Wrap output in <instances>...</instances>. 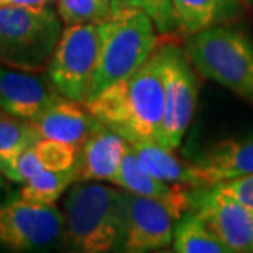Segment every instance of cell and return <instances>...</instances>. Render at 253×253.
Returning a JSON list of instances; mask_svg holds the SVG:
<instances>
[{
    "label": "cell",
    "mask_w": 253,
    "mask_h": 253,
    "mask_svg": "<svg viewBox=\"0 0 253 253\" xmlns=\"http://www.w3.org/2000/svg\"><path fill=\"white\" fill-rule=\"evenodd\" d=\"M84 105L95 120L110 126L126 141L161 143L165 87L160 48L135 73L85 100Z\"/></svg>",
    "instance_id": "cell-1"
},
{
    "label": "cell",
    "mask_w": 253,
    "mask_h": 253,
    "mask_svg": "<svg viewBox=\"0 0 253 253\" xmlns=\"http://www.w3.org/2000/svg\"><path fill=\"white\" fill-rule=\"evenodd\" d=\"M124 227V191L100 181H74L63 204L66 250L117 252Z\"/></svg>",
    "instance_id": "cell-2"
},
{
    "label": "cell",
    "mask_w": 253,
    "mask_h": 253,
    "mask_svg": "<svg viewBox=\"0 0 253 253\" xmlns=\"http://www.w3.org/2000/svg\"><path fill=\"white\" fill-rule=\"evenodd\" d=\"M158 35L145 12L112 3L109 18L100 23L99 58L85 100L135 73L158 48Z\"/></svg>",
    "instance_id": "cell-3"
},
{
    "label": "cell",
    "mask_w": 253,
    "mask_h": 253,
    "mask_svg": "<svg viewBox=\"0 0 253 253\" xmlns=\"http://www.w3.org/2000/svg\"><path fill=\"white\" fill-rule=\"evenodd\" d=\"M184 51L196 73L253 105V40L249 33L220 25L188 37Z\"/></svg>",
    "instance_id": "cell-4"
},
{
    "label": "cell",
    "mask_w": 253,
    "mask_h": 253,
    "mask_svg": "<svg viewBox=\"0 0 253 253\" xmlns=\"http://www.w3.org/2000/svg\"><path fill=\"white\" fill-rule=\"evenodd\" d=\"M63 28L51 7L0 5V64L35 73L46 71Z\"/></svg>",
    "instance_id": "cell-5"
},
{
    "label": "cell",
    "mask_w": 253,
    "mask_h": 253,
    "mask_svg": "<svg viewBox=\"0 0 253 253\" xmlns=\"http://www.w3.org/2000/svg\"><path fill=\"white\" fill-rule=\"evenodd\" d=\"M100 48V23L64 25L46 76L63 97L84 104Z\"/></svg>",
    "instance_id": "cell-6"
},
{
    "label": "cell",
    "mask_w": 253,
    "mask_h": 253,
    "mask_svg": "<svg viewBox=\"0 0 253 253\" xmlns=\"http://www.w3.org/2000/svg\"><path fill=\"white\" fill-rule=\"evenodd\" d=\"M161 76L165 87V117L161 143L176 150L194 115L197 102V78L184 48L176 43L160 44Z\"/></svg>",
    "instance_id": "cell-7"
},
{
    "label": "cell",
    "mask_w": 253,
    "mask_h": 253,
    "mask_svg": "<svg viewBox=\"0 0 253 253\" xmlns=\"http://www.w3.org/2000/svg\"><path fill=\"white\" fill-rule=\"evenodd\" d=\"M63 237V212L18 194L0 202V245L10 252H43Z\"/></svg>",
    "instance_id": "cell-8"
},
{
    "label": "cell",
    "mask_w": 253,
    "mask_h": 253,
    "mask_svg": "<svg viewBox=\"0 0 253 253\" xmlns=\"http://www.w3.org/2000/svg\"><path fill=\"white\" fill-rule=\"evenodd\" d=\"M179 219L178 211L168 201L124 191V227L117 252L146 253L168 249Z\"/></svg>",
    "instance_id": "cell-9"
},
{
    "label": "cell",
    "mask_w": 253,
    "mask_h": 253,
    "mask_svg": "<svg viewBox=\"0 0 253 253\" xmlns=\"http://www.w3.org/2000/svg\"><path fill=\"white\" fill-rule=\"evenodd\" d=\"M191 197V211L225 247L227 253L253 252V212L212 186H192Z\"/></svg>",
    "instance_id": "cell-10"
},
{
    "label": "cell",
    "mask_w": 253,
    "mask_h": 253,
    "mask_svg": "<svg viewBox=\"0 0 253 253\" xmlns=\"http://www.w3.org/2000/svg\"><path fill=\"white\" fill-rule=\"evenodd\" d=\"M61 94L54 89L46 73H35L0 64V110L13 117L38 119Z\"/></svg>",
    "instance_id": "cell-11"
},
{
    "label": "cell",
    "mask_w": 253,
    "mask_h": 253,
    "mask_svg": "<svg viewBox=\"0 0 253 253\" xmlns=\"http://www.w3.org/2000/svg\"><path fill=\"white\" fill-rule=\"evenodd\" d=\"M197 186H214L253 173V133L211 145L191 163Z\"/></svg>",
    "instance_id": "cell-12"
},
{
    "label": "cell",
    "mask_w": 253,
    "mask_h": 253,
    "mask_svg": "<svg viewBox=\"0 0 253 253\" xmlns=\"http://www.w3.org/2000/svg\"><path fill=\"white\" fill-rule=\"evenodd\" d=\"M128 141L105 124L95 120L87 138L79 148L76 173L78 181L114 183Z\"/></svg>",
    "instance_id": "cell-13"
},
{
    "label": "cell",
    "mask_w": 253,
    "mask_h": 253,
    "mask_svg": "<svg viewBox=\"0 0 253 253\" xmlns=\"http://www.w3.org/2000/svg\"><path fill=\"white\" fill-rule=\"evenodd\" d=\"M94 122L95 119L84 104L61 95L32 124L40 138L66 141L81 148Z\"/></svg>",
    "instance_id": "cell-14"
},
{
    "label": "cell",
    "mask_w": 253,
    "mask_h": 253,
    "mask_svg": "<svg viewBox=\"0 0 253 253\" xmlns=\"http://www.w3.org/2000/svg\"><path fill=\"white\" fill-rule=\"evenodd\" d=\"M176 33L184 38L204 30L230 25L245 12L242 0H171Z\"/></svg>",
    "instance_id": "cell-15"
},
{
    "label": "cell",
    "mask_w": 253,
    "mask_h": 253,
    "mask_svg": "<svg viewBox=\"0 0 253 253\" xmlns=\"http://www.w3.org/2000/svg\"><path fill=\"white\" fill-rule=\"evenodd\" d=\"M38 140L40 135L30 120L0 112V173L8 181L20 183L17 161L20 155Z\"/></svg>",
    "instance_id": "cell-16"
},
{
    "label": "cell",
    "mask_w": 253,
    "mask_h": 253,
    "mask_svg": "<svg viewBox=\"0 0 253 253\" xmlns=\"http://www.w3.org/2000/svg\"><path fill=\"white\" fill-rule=\"evenodd\" d=\"M143 166L156 179L168 184L197 186L191 163H184L173 150L153 141H128Z\"/></svg>",
    "instance_id": "cell-17"
},
{
    "label": "cell",
    "mask_w": 253,
    "mask_h": 253,
    "mask_svg": "<svg viewBox=\"0 0 253 253\" xmlns=\"http://www.w3.org/2000/svg\"><path fill=\"white\" fill-rule=\"evenodd\" d=\"M173 252L178 253H227L196 212H188L174 225Z\"/></svg>",
    "instance_id": "cell-18"
},
{
    "label": "cell",
    "mask_w": 253,
    "mask_h": 253,
    "mask_svg": "<svg viewBox=\"0 0 253 253\" xmlns=\"http://www.w3.org/2000/svg\"><path fill=\"white\" fill-rule=\"evenodd\" d=\"M74 181H78L76 168L66 171L44 168L33 178L23 181L18 196L25 201L37 202V204L54 206L59 197L73 186Z\"/></svg>",
    "instance_id": "cell-19"
},
{
    "label": "cell",
    "mask_w": 253,
    "mask_h": 253,
    "mask_svg": "<svg viewBox=\"0 0 253 253\" xmlns=\"http://www.w3.org/2000/svg\"><path fill=\"white\" fill-rule=\"evenodd\" d=\"M56 12L63 25L102 23L112 12V0H58Z\"/></svg>",
    "instance_id": "cell-20"
},
{
    "label": "cell",
    "mask_w": 253,
    "mask_h": 253,
    "mask_svg": "<svg viewBox=\"0 0 253 253\" xmlns=\"http://www.w3.org/2000/svg\"><path fill=\"white\" fill-rule=\"evenodd\" d=\"M33 148L43 168L46 169L66 171L76 168V163H78L79 146L66 143V141L40 138L33 145Z\"/></svg>",
    "instance_id": "cell-21"
},
{
    "label": "cell",
    "mask_w": 253,
    "mask_h": 253,
    "mask_svg": "<svg viewBox=\"0 0 253 253\" xmlns=\"http://www.w3.org/2000/svg\"><path fill=\"white\" fill-rule=\"evenodd\" d=\"M112 3L122 5V7L138 8L141 12H145L153 20L160 35L176 33V23L173 17V3H171V0H112Z\"/></svg>",
    "instance_id": "cell-22"
},
{
    "label": "cell",
    "mask_w": 253,
    "mask_h": 253,
    "mask_svg": "<svg viewBox=\"0 0 253 253\" xmlns=\"http://www.w3.org/2000/svg\"><path fill=\"white\" fill-rule=\"evenodd\" d=\"M212 188L222 192V194L232 197L234 201L240 202L242 206L247 207L250 212H253V173L237 179L217 183Z\"/></svg>",
    "instance_id": "cell-23"
},
{
    "label": "cell",
    "mask_w": 253,
    "mask_h": 253,
    "mask_svg": "<svg viewBox=\"0 0 253 253\" xmlns=\"http://www.w3.org/2000/svg\"><path fill=\"white\" fill-rule=\"evenodd\" d=\"M42 169H44V168H43L42 161L38 160L37 153H35L33 145L28 146V148L20 155V158L17 161V173H18L20 184H22L23 181L33 178V176L38 174Z\"/></svg>",
    "instance_id": "cell-24"
},
{
    "label": "cell",
    "mask_w": 253,
    "mask_h": 253,
    "mask_svg": "<svg viewBox=\"0 0 253 253\" xmlns=\"http://www.w3.org/2000/svg\"><path fill=\"white\" fill-rule=\"evenodd\" d=\"M58 0H0V5H30V7H51Z\"/></svg>",
    "instance_id": "cell-25"
},
{
    "label": "cell",
    "mask_w": 253,
    "mask_h": 253,
    "mask_svg": "<svg viewBox=\"0 0 253 253\" xmlns=\"http://www.w3.org/2000/svg\"><path fill=\"white\" fill-rule=\"evenodd\" d=\"M5 181H8L7 178H5V176L2 174V173H0V189H2L3 188V186H5Z\"/></svg>",
    "instance_id": "cell-26"
},
{
    "label": "cell",
    "mask_w": 253,
    "mask_h": 253,
    "mask_svg": "<svg viewBox=\"0 0 253 253\" xmlns=\"http://www.w3.org/2000/svg\"><path fill=\"white\" fill-rule=\"evenodd\" d=\"M242 2L245 3V7H250V8H253V0H242Z\"/></svg>",
    "instance_id": "cell-27"
},
{
    "label": "cell",
    "mask_w": 253,
    "mask_h": 253,
    "mask_svg": "<svg viewBox=\"0 0 253 253\" xmlns=\"http://www.w3.org/2000/svg\"><path fill=\"white\" fill-rule=\"evenodd\" d=\"M0 112H2V110H0Z\"/></svg>",
    "instance_id": "cell-28"
}]
</instances>
